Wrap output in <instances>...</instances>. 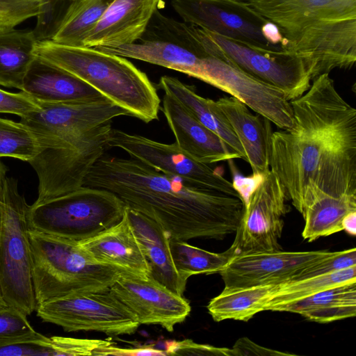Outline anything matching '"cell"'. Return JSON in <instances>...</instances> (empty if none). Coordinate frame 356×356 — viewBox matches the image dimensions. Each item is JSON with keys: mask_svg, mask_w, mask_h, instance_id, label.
Here are the masks:
<instances>
[{"mask_svg": "<svg viewBox=\"0 0 356 356\" xmlns=\"http://www.w3.org/2000/svg\"><path fill=\"white\" fill-rule=\"evenodd\" d=\"M22 91L41 103L79 104L109 101L87 83L38 56L25 76Z\"/></svg>", "mask_w": 356, "mask_h": 356, "instance_id": "19", "label": "cell"}, {"mask_svg": "<svg viewBox=\"0 0 356 356\" xmlns=\"http://www.w3.org/2000/svg\"><path fill=\"white\" fill-rule=\"evenodd\" d=\"M111 122L95 129L67 134L38 143L29 161L38 180L39 204L83 186L85 179L107 146Z\"/></svg>", "mask_w": 356, "mask_h": 356, "instance_id": "8", "label": "cell"}, {"mask_svg": "<svg viewBox=\"0 0 356 356\" xmlns=\"http://www.w3.org/2000/svg\"><path fill=\"white\" fill-rule=\"evenodd\" d=\"M79 243L89 257L98 264L149 277L147 261L126 210L119 222Z\"/></svg>", "mask_w": 356, "mask_h": 356, "instance_id": "21", "label": "cell"}, {"mask_svg": "<svg viewBox=\"0 0 356 356\" xmlns=\"http://www.w3.org/2000/svg\"><path fill=\"white\" fill-rule=\"evenodd\" d=\"M170 248L176 269L186 280L193 275L218 273L235 256L232 246L224 252L214 253L170 237Z\"/></svg>", "mask_w": 356, "mask_h": 356, "instance_id": "31", "label": "cell"}, {"mask_svg": "<svg viewBox=\"0 0 356 356\" xmlns=\"http://www.w3.org/2000/svg\"><path fill=\"white\" fill-rule=\"evenodd\" d=\"M284 187L271 170L252 195L231 245L235 255L280 250L283 217L291 208Z\"/></svg>", "mask_w": 356, "mask_h": 356, "instance_id": "14", "label": "cell"}, {"mask_svg": "<svg viewBox=\"0 0 356 356\" xmlns=\"http://www.w3.org/2000/svg\"><path fill=\"white\" fill-rule=\"evenodd\" d=\"M33 30L0 29V85L20 90L25 76L38 56Z\"/></svg>", "mask_w": 356, "mask_h": 356, "instance_id": "27", "label": "cell"}, {"mask_svg": "<svg viewBox=\"0 0 356 356\" xmlns=\"http://www.w3.org/2000/svg\"><path fill=\"white\" fill-rule=\"evenodd\" d=\"M126 211L147 261L149 277L183 296L187 280L181 277L173 262L168 233L152 218L127 207Z\"/></svg>", "mask_w": 356, "mask_h": 356, "instance_id": "23", "label": "cell"}, {"mask_svg": "<svg viewBox=\"0 0 356 356\" xmlns=\"http://www.w3.org/2000/svg\"><path fill=\"white\" fill-rule=\"evenodd\" d=\"M37 54L87 83L129 116L145 123L159 119L161 99L155 86L127 58L51 40L38 41Z\"/></svg>", "mask_w": 356, "mask_h": 356, "instance_id": "4", "label": "cell"}, {"mask_svg": "<svg viewBox=\"0 0 356 356\" xmlns=\"http://www.w3.org/2000/svg\"><path fill=\"white\" fill-rule=\"evenodd\" d=\"M41 5L42 0H0V29L15 28L37 17Z\"/></svg>", "mask_w": 356, "mask_h": 356, "instance_id": "34", "label": "cell"}, {"mask_svg": "<svg viewBox=\"0 0 356 356\" xmlns=\"http://www.w3.org/2000/svg\"><path fill=\"white\" fill-rule=\"evenodd\" d=\"M160 110L175 136L176 145L195 160L211 164L238 159L216 134L173 97L165 94Z\"/></svg>", "mask_w": 356, "mask_h": 356, "instance_id": "20", "label": "cell"}, {"mask_svg": "<svg viewBox=\"0 0 356 356\" xmlns=\"http://www.w3.org/2000/svg\"><path fill=\"white\" fill-rule=\"evenodd\" d=\"M7 305H8L3 298V294L1 292V286H0V308L6 307Z\"/></svg>", "mask_w": 356, "mask_h": 356, "instance_id": "46", "label": "cell"}, {"mask_svg": "<svg viewBox=\"0 0 356 356\" xmlns=\"http://www.w3.org/2000/svg\"><path fill=\"white\" fill-rule=\"evenodd\" d=\"M233 356L259 355L280 356L294 355V354L272 350L259 346L247 337L238 339L231 348Z\"/></svg>", "mask_w": 356, "mask_h": 356, "instance_id": "42", "label": "cell"}, {"mask_svg": "<svg viewBox=\"0 0 356 356\" xmlns=\"http://www.w3.org/2000/svg\"><path fill=\"white\" fill-rule=\"evenodd\" d=\"M280 284H268L245 288L223 289L211 300L207 309L213 319L248 321L255 314L265 311L270 298Z\"/></svg>", "mask_w": 356, "mask_h": 356, "instance_id": "28", "label": "cell"}, {"mask_svg": "<svg viewBox=\"0 0 356 356\" xmlns=\"http://www.w3.org/2000/svg\"><path fill=\"white\" fill-rule=\"evenodd\" d=\"M124 202L105 189L83 186L30 205L29 228L76 241L91 238L119 222Z\"/></svg>", "mask_w": 356, "mask_h": 356, "instance_id": "6", "label": "cell"}, {"mask_svg": "<svg viewBox=\"0 0 356 356\" xmlns=\"http://www.w3.org/2000/svg\"><path fill=\"white\" fill-rule=\"evenodd\" d=\"M107 146L121 149L132 158L189 185L240 197L232 182L209 164L193 159L181 150L175 143H163L112 127Z\"/></svg>", "mask_w": 356, "mask_h": 356, "instance_id": "12", "label": "cell"}, {"mask_svg": "<svg viewBox=\"0 0 356 356\" xmlns=\"http://www.w3.org/2000/svg\"><path fill=\"white\" fill-rule=\"evenodd\" d=\"M203 51L219 58L284 92L289 101L310 87L311 75L303 60L293 53L253 48L193 24Z\"/></svg>", "mask_w": 356, "mask_h": 356, "instance_id": "9", "label": "cell"}, {"mask_svg": "<svg viewBox=\"0 0 356 356\" xmlns=\"http://www.w3.org/2000/svg\"><path fill=\"white\" fill-rule=\"evenodd\" d=\"M37 316L65 332L96 331L108 335L132 334L140 324L109 289L48 300L37 305Z\"/></svg>", "mask_w": 356, "mask_h": 356, "instance_id": "11", "label": "cell"}, {"mask_svg": "<svg viewBox=\"0 0 356 356\" xmlns=\"http://www.w3.org/2000/svg\"><path fill=\"white\" fill-rule=\"evenodd\" d=\"M83 186L108 191L131 209L159 223L170 238L222 240L236 232L240 197L189 185L134 159L99 158Z\"/></svg>", "mask_w": 356, "mask_h": 356, "instance_id": "2", "label": "cell"}, {"mask_svg": "<svg viewBox=\"0 0 356 356\" xmlns=\"http://www.w3.org/2000/svg\"><path fill=\"white\" fill-rule=\"evenodd\" d=\"M279 29L284 49L305 63L312 81L356 61V0H250Z\"/></svg>", "mask_w": 356, "mask_h": 356, "instance_id": "3", "label": "cell"}, {"mask_svg": "<svg viewBox=\"0 0 356 356\" xmlns=\"http://www.w3.org/2000/svg\"><path fill=\"white\" fill-rule=\"evenodd\" d=\"M38 151V142L29 128L20 122L0 118V158L29 162Z\"/></svg>", "mask_w": 356, "mask_h": 356, "instance_id": "33", "label": "cell"}, {"mask_svg": "<svg viewBox=\"0 0 356 356\" xmlns=\"http://www.w3.org/2000/svg\"><path fill=\"white\" fill-rule=\"evenodd\" d=\"M234 1H241V2H245V3H248L250 1V0H234Z\"/></svg>", "mask_w": 356, "mask_h": 356, "instance_id": "48", "label": "cell"}, {"mask_svg": "<svg viewBox=\"0 0 356 356\" xmlns=\"http://www.w3.org/2000/svg\"><path fill=\"white\" fill-rule=\"evenodd\" d=\"M51 348L56 356L93 355L95 350L113 344L110 339H88L53 336Z\"/></svg>", "mask_w": 356, "mask_h": 356, "instance_id": "35", "label": "cell"}, {"mask_svg": "<svg viewBox=\"0 0 356 356\" xmlns=\"http://www.w3.org/2000/svg\"><path fill=\"white\" fill-rule=\"evenodd\" d=\"M196 79L229 94L282 129L293 126L292 107L282 90L219 58L204 56Z\"/></svg>", "mask_w": 356, "mask_h": 356, "instance_id": "13", "label": "cell"}, {"mask_svg": "<svg viewBox=\"0 0 356 356\" xmlns=\"http://www.w3.org/2000/svg\"><path fill=\"white\" fill-rule=\"evenodd\" d=\"M342 230H345L350 235L356 234V211L348 213L341 222Z\"/></svg>", "mask_w": 356, "mask_h": 356, "instance_id": "44", "label": "cell"}, {"mask_svg": "<svg viewBox=\"0 0 356 356\" xmlns=\"http://www.w3.org/2000/svg\"><path fill=\"white\" fill-rule=\"evenodd\" d=\"M239 140L245 153V161L252 174L267 175L270 170L269 146L272 134L269 120L253 115L248 107L233 97L215 101Z\"/></svg>", "mask_w": 356, "mask_h": 356, "instance_id": "22", "label": "cell"}, {"mask_svg": "<svg viewBox=\"0 0 356 356\" xmlns=\"http://www.w3.org/2000/svg\"><path fill=\"white\" fill-rule=\"evenodd\" d=\"M231 170L233 175V187L245 207L256 188L264 180L265 175L252 174L250 177H243L238 173L234 165H231Z\"/></svg>", "mask_w": 356, "mask_h": 356, "instance_id": "41", "label": "cell"}, {"mask_svg": "<svg viewBox=\"0 0 356 356\" xmlns=\"http://www.w3.org/2000/svg\"><path fill=\"white\" fill-rule=\"evenodd\" d=\"M37 305L70 294L109 289L122 268L94 261L79 241L29 228Z\"/></svg>", "mask_w": 356, "mask_h": 356, "instance_id": "5", "label": "cell"}, {"mask_svg": "<svg viewBox=\"0 0 356 356\" xmlns=\"http://www.w3.org/2000/svg\"><path fill=\"white\" fill-rule=\"evenodd\" d=\"M112 0H74L67 7L51 41L64 45L83 46Z\"/></svg>", "mask_w": 356, "mask_h": 356, "instance_id": "30", "label": "cell"}, {"mask_svg": "<svg viewBox=\"0 0 356 356\" xmlns=\"http://www.w3.org/2000/svg\"><path fill=\"white\" fill-rule=\"evenodd\" d=\"M355 266H356L355 248L337 251L332 256L306 268L291 281L330 273Z\"/></svg>", "mask_w": 356, "mask_h": 356, "instance_id": "36", "label": "cell"}, {"mask_svg": "<svg viewBox=\"0 0 356 356\" xmlns=\"http://www.w3.org/2000/svg\"><path fill=\"white\" fill-rule=\"evenodd\" d=\"M356 211V195L333 197L323 195L315 200L302 215L304 239L312 242L342 230L341 222L349 213Z\"/></svg>", "mask_w": 356, "mask_h": 356, "instance_id": "29", "label": "cell"}, {"mask_svg": "<svg viewBox=\"0 0 356 356\" xmlns=\"http://www.w3.org/2000/svg\"><path fill=\"white\" fill-rule=\"evenodd\" d=\"M356 282V266L336 272L280 284L265 307V311L296 301L341 284Z\"/></svg>", "mask_w": 356, "mask_h": 356, "instance_id": "32", "label": "cell"}, {"mask_svg": "<svg viewBox=\"0 0 356 356\" xmlns=\"http://www.w3.org/2000/svg\"><path fill=\"white\" fill-rule=\"evenodd\" d=\"M111 292L134 314L138 323L159 325L172 332L191 312L189 302L150 277L122 270Z\"/></svg>", "mask_w": 356, "mask_h": 356, "instance_id": "15", "label": "cell"}, {"mask_svg": "<svg viewBox=\"0 0 356 356\" xmlns=\"http://www.w3.org/2000/svg\"><path fill=\"white\" fill-rule=\"evenodd\" d=\"M334 252L279 250L239 254L234 256L218 273L224 282V289L280 284L291 281L304 269Z\"/></svg>", "mask_w": 356, "mask_h": 356, "instance_id": "16", "label": "cell"}, {"mask_svg": "<svg viewBox=\"0 0 356 356\" xmlns=\"http://www.w3.org/2000/svg\"><path fill=\"white\" fill-rule=\"evenodd\" d=\"M40 107L38 102L24 91L10 92L0 89V113L26 116Z\"/></svg>", "mask_w": 356, "mask_h": 356, "instance_id": "39", "label": "cell"}, {"mask_svg": "<svg viewBox=\"0 0 356 356\" xmlns=\"http://www.w3.org/2000/svg\"><path fill=\"white\" fill-rule=\"evenodd\" d=\"M183 22L265 50H284V39L277 28L248 3L234 0H171Z\"/></svg>", "mask_w": 356, "mask_h": 356, "instance_id": "10", "label": "cell"}, {"mask_svg": "<svg viewBox=\"0 0 356 356\" xmlns=\"http://www.w3.org/2000/svg\"><path fill=\"white\" fill-rule=\"evenodd\" d=\"M66 0H42L33 32L38 41L49 40L66 8Z\"/></svg>", "mask_w": 356, "mask_h": 356, "instance_id": "37", "label": "cell"}, {"mask_svg": "<svg viewBox=\"0 0 356 356\" xmlns=\"http://www.w3.org/2000/svg\"><path fill=\"white\" fill-rule=\"evenodd\" d=\"M0 200V286L7 305L29 316L37 307L28 234L30 205L13 177L4 179Z\"/></svg>", "mask_w": 356, "mask_h": 356, "instance_id": "7", "label": "cell"}, {"mask_svg": "<svg viewBox=\"0 0 356 356\" xmlns=\"http://www.w3.org/2000/svg\"><path fill=\"white\" fill-rule=\"evenodd\" d=\"M27 316L13 306L0 308V341L35 332Z\"/></svg>", "mask_w": 356, "mask_h": 356, "instance_id": "38", "label": "cell"}, {"mask_svg": "<svg viewBox=\"0 0 356 356\" xmlns=\"http://www.w3.org/2000/svg\"><path fill=\"white\" fill-rule=\"evenodd\" d=\"M271 311L298 314L321 323L354 317L356 314V282L328 288L300 300L276 306Z\"/></svg>", "mask_w": 356, "mask_h": 356, "instance_id": "26", "label": "cell"}, {"mask_svg": "<svg viewBox=\"0 0 356 356\" xmlns=\"http://www.w3.org/2000/svg\"><path fill=\"white\" fill-rule=\"evenodd\" d=\"M165 352L167 355L233 356L231 348L197 343L190 339L168 341Z\"/></svg>", "mask_w": 356, "mask_h": 356, "instance_id": "40", "label": "cell"}, {"mask_svg": "<svg viewBox=\"0 0 356 356\" xmlns=\"http://www.w3.org/2000/svg\"><path fill=\"white\" fill-rule=\"evenodd\" d=\"M95 48L178 71L194 78L197 77L202 58L207 56L176 42L152 38H142L131 44Z\"/></svg>", "mask_w": 356, "mask_h": 356, "instance_id": "24", "label": "cell"}, {"mask_svg": "<svg viewBox=\"0 0 356 356\" xmlns=\"http://www.w3.org/2000/svg\"><path fill=\"white\" fill-rule=\"evenodd\" d=\"M293 126L272 132L270 170L302 215L323 195H356V109L329 74L290 101Z\"/></svg>", "mask_w": 356, "mask_h": 356, "instance_id": "1", "label": "cell"}, {"mask_svg": "<svg viewBox=\"0 0 356 356\" xmlns=\"http://www.w3.org/2000/svg\"><path fill=\"white\" fill-rule=\"evenodd\" d=\"M163 3V0H112L83 46H118L137 42Z\"/></svg>", "mask_w": 356, "mask_h": 356, "instance_id": "18", "label": "cell"}, {"mask_svg": "<svg viewBox=\"0 0 356 356\" xmlns=\"http://www.w3.org/2000/svg\"><path fill=\"white\" fill-rule=\"evenodd\" d=\"M38 104V109L19 120L32 132L38 143L73 132L91 130L119 116H129L126 110L110 101Z\"/></svg>", "mask_w": 356, "mask_h": 356, "instance_id": "17", "label": "cell"}, {"mask_svg": "<svg viewBox=\"0 0 356 356\" xmlns=\"http://www.w3.org/2000/svg\"><path fill=\"white\" fill-rule=\"evenodd\" d=\"M93 355H167V353L165 350L156 349L150 346L122 348L111 344L97 349L94 352Z\"/></svg>", "mask_w": 356, "mask_h": 356, "instance_id": "43", "label": "cell"}, {"mask_svg": "<svg viewBox=\"0 0 356 356\" xmlns=\"http://www.w3.org/2000/svg\"><path fill=\"white\" fill-rule=\"evenodd\" d=\"M1 202L0 200V224H1Z\"/></svg>", "mask_w": 356, "mask_h": 356, "instance_id": "47", "label": "cell"}, {"mask_svg": "<svg viewBox=\"0 0 356 356\" xmlns=\"http://www.w3.org/2000/svg\"><path fill=\"white\" fill-rule=\"evenodd\" d=\"M158 86L165 95L177 100L201 124L216 134L238 159L245 160V153L239 140L214 100L200 96L193 86L168 75L160 78Z\"/></svg>", "mask_w": 356, "mask_h": 356, "instance_id": "25", "label": "cell"}, {"mask_svg": "<svg viewBox=\"0 0 356 356\" xmlns=\"http://www.w3.org/2000/svg\"><path fill=\"white\" fill-rule=\"evenodd\" d=\"M6 172L7 167L3 164V163L0 159V193L2 188L3 181L6 177Z\"/></svg>", "mask_w": 356, "mask_h": 356, "instance_id": "45", "label": "cell"}]
</instances>
